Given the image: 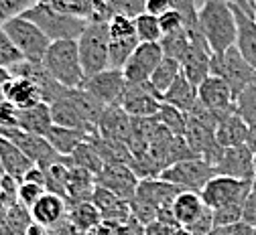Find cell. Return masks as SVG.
Listing matches in <instances>:
<instances>
[{"label": "cell", "mask_w": 256, "mask_h": 235, "mask_svg": "<svg viewBox=\"0 0 256 235\" xmlns=\"http://www.w3.org/2000/svg\"><path fill=\"white\" fill-rule=\"evenodd\" d=\"M198 20L214 55L236 45V18L226 0H206V4L198 10Z\"/></svg>", "instance_id": "obj_1"}, {"label": "cell", "mask_w": 256, "mask_h": 235, "mask_svg": "<svg viewBox=\"0 0 256 235\" xmlns=\"http://www.w3.org/2000/svg\"><path fill=\"white\" fill-rule=\"evenodd\" d=\"M41 63L51 73V77L57 79L68 89L82 87L86 81L82 61H80V51H78V39L51 41Z\"/></svg>", "instance_id": "obj_2"}, {"label": "cell", "mask_w": 256, "mask_h": 235, "mask_svg": "<svg viewBox=\"0 0 256 235\" xmlns=\"http://www.w3.org/2000/svg\"><path fill=\"white\" fill-rule=\"evenodd\" d=\"M22 16L28 18L30 22H35L49 37V41L78 39L90 22L82 16L63 12V10H59L47 2H37L33 6H28L26 10H22Z\"/></svg>", "instance_id": "obj_3"}, {"label": "cell", "mask_w": 256, "mask_h": 235, "mask_svg": "<svg viewBox=\"0 0 256 235\" xmlns=\"http://www.w3.org/2000/svg\"><path fill=\"white\" fill-rule=\"evenodd\" d=\"M108 47H110L108 22L90 20L84 32L78 37V51L86 79L108 69Z\"/></svg>", "instance_id": "obj_4"}, {"label": "cell", "mask_w": 256, "mask_h": 235, "mask_svg": "<svg viewBox=\"0 0 256 235\" xmlns=\"http://www.w3.org/2000/svg\"><path fill=\"white\" fill-rule=\"evenodd\" d=\"M0 26L4 28L8 39L14 43V47L20 51V55L26 61H41L47 47L51 45L45 32L35 22L24 18L22 14H14L10 18H6Z\"/></svg>", "instance_id": "obj_5"}, {"label": "cell", "mask_w": 256, "mask_h": 235, "mask_svg": "<svg viewBox=\"0 0 256 235\" xmlns=\"http://www.w3.org/2000/svg\"><path fill=\"white\" fill-rule=\"evenodd\" d=\"M210 73L212 75H218L226 81L234 93V99L236 95L250 83L256 81V71L248 65V61L242 57V53L238 51V47H230L224 53H216L212 57V63H210Z\"/></svg>", "instance_id": "obj_6"}, {"label": "cell", "mask_w": 256, "mask_h": 235, "mask_svg": "<svg viewBox=\"0 0 256 235\" xmlns=\"http://www.w3.org/2000/svg\"><path fill=\"white\" fill-rule=\"evenodd\" d=\"M214 177H216V169L200 156L175 162L158 175V179L179 187L181 191H194V193H200L206 187V183Z\"/></svg>", "instance_id": "obj_7"}, {"label": "cell", "mask_w": 256, "mask_h": 235, "mask_svg": "<svg viewBox=\"0 0 256 235\" xmlns=\"http://www.w3.org/2000/svg\"><path fill=\"white\" fill-rule=\"evenodd\" d=\"M250 191H252V181H240V179H232V177L216 175L200 191V197L206 207L218 209L224 205L244 203Z\"/></svg>", "instance_id": "obj_8"}, {"label": "cell", "mask_w": 256, "mask_h": 235, "mask_svg": "<svg viewBox=\"0 0 256 235\" xmlns=\"http://www.w3.org/2000/svg\"><path fill=\"white\" fill-rule=\"evenodd\" d=\"M161 102L163 95L150 85V81H144V83H126V89L118 106L130 118H152L161 108Z\"/></svg>", "instance_id": "obj_9"}, {"label": "cell", "mask_w": 256, "mask_h": 235, "mask_svg": "<svg viewBox=\"0 0 256 235\" xmlns=\"http://www.w3.org/2000/svg\"><path fill=\"white\" fill-rule=\"evenodd\" d=\"M163 51L158 43H138V47L128 57L122 67L126 83H144L150 79L156 65L163 61Z\"/></svg>", "instance_id": "obj_10"}, {"label": "cell", "mask_w": 256, "mask_h": 235, "mask_svg": "<svg viewBox=\"0 0 256 235\" xmlns=\"http://www.w3.org/2000/svg\"><path fill=\"white\" fill-rule=\"evenodd\" d=\"M0 136L10 140L14 146H18L37 166H49V164H53V162H57L61 158L51 148L47 138L28 134V132H24L20 128H0Z\"/></svg>", "instance_id": "obj_11"}, {"label": "cell", "mask_w": 256, "mask_h": 235, "mask_svg": "<svg viewBox=\"0 0 256 235\" xmlns=\"http://www.w3.org/2000/svg\"><path fill=\"white\" fill-rule=\"evenodd\" d=\"M90 95H94L102 106H118L120 97L126 89V77L122 73V69H108L96 73L92 77H88L82 85Z\"/></svg>", "instance_id": "obj_12"}, {"label": "cell", "mask_w": 256, "mask_h": 235, "mask_svg": "<svg viewBox=\"0 0 256 235\" xmlns=\"http://www.w3.org/2000/svg\"><path fill=\"white\" fill-rule=\"evenodd\" d=\"M189 39H191V45L181 61V73L194 85H200L210 75V63H212L214 53L202 32L189 35Z\"/></svg>", "instance_id": "obj_13"}, {"label": "cell", "mask_w": 256, "mask_h": 235, "mask_svg": "<svg viewBox=\"0 0 256 235\" xmlns=\"http://www.w3.org/2000/svg\"><path fill=\"white\" fill-rule=\"evenodd\" d=\"M96 185L108 189L124 201H130L136 195L138 177L128 164H104V169L96 175Z\"/></svg>", "instance_id": "obj_14"}, {"label": "cell", "mask_w": 256, "mask_h": 235, "mask_svg": "<svg viewBox=\"0 0 256 235\" xmlns=\"http://www.w3.org/2000/svg\"><path fill=\"white\" fill-rule=\"evenodd\" d=\"M214 169H216V175L254 183V152L246 144L224 148V152Z\"/></svg>", "instance_id": "obj_15"}, {"label": "cell", "mask_w": 256, "mask_h": 235, "mask_svg": "<svg viewBox=\"0 0 256 235\" xmlns=\"http://www.w3.org/2000/svg\"><path fill=\"white\" fill-rule=\"evenodd\" d=\"M198 102L208 108L214 110L218 114H226V112H234V93L230 89V85L218 75H208L200 85H198Z\"/></svg>", "instance_id": "obj_16"}, {"label": "cell", "mask_w": 256, "mask_h": 235, "mask_svg": "<svg viewBox=\"0 0 256 235\" xmlns=\"http://www.w3.org/2000/svg\"><path fill=\"white\" fill-rule=\"evenodd\" d=\"M130 132H132V118L128 116L120 106L104 108V114L98 122V136L128 144V140H130Z\"/></svg>", "instance_id": "obj_17"}, {"label": "cell", "mask_w": 256, "mask_h": 235, "mask_svg": "<svg viewBox=\"0 0 256 235\" xmlns=\"http://www.w3.org/2000/svg\"><path fill=\"white\" fill-rule=\"evenodd\" d=\"M181 193L179 187L163 181V179H144V181H138V187H136V195L138 199L146 201L152 207H156L158 211L161 209H169L173 205L175 197Z\"/></svg>", "instance_id": "obj_18"}, {"label": "cell", "mask_w": 256, "mask_h": 235, "mask_svg": "<svg viewBox=\"0 0 256 235\" xmlns=\"http://www.w3.org/2000/svg\"><path fill=\"white\" fill-rule=\"evenodd\" d=\"M30 217H33V223H37L45 229L53 227L55 223L68 217V201L61 195L47 191L37 203L30 207Z\"/></svg>", "instance_id": "obj_19"}, {"label": "cell", "mask_w": 256, "mask_h": 235, "mask_svg": "<svg viewBox=\"0 0 256 235\" xmlns=\"http://www.w3.org/2000/svg\"><path fill=\"white\" fill-rule=\"evenodd\" d=\"M214 134H216V142L222 148L242 146L246 144V138H248V126L234 110V112H226L220 116Z\"/></svg>", "instance_id": "obj_20"}, {"label": "cell", "mask_w": 256, "mask_h": 235, "mask_svg": "<svg viewBox=\"0 0 256 235\" xmlns=\"http://www.w3.org/2000/svg\"><path fill=\"white\" fill-rule=\"evenodd\" d=\"M4 102L12 104L16 110H26L43 102L37 83L26 77H10L4 85Z\"/></svg>", "instance_id": "obj_21"}, {"label": "cell", "mask_w": 256, "mask_h": 235, "mask_svg": "<svg viewBox=\"0 0 256 235\" xmlns=\"http://www.w3.org/2000/svg\"><path fill=\"white\" fill-rule=\"evenodd\" d=\"M234 18H236V47L242 53V57L248 61V65L256 71V20L248 14H244L240 8L232 6Z\"/></svg>", "instance_id": "obj_22"}, {"label": "cell", "mask_w": 256, "mask_h": 235, "mask_svg": "<svg viewBox=\"0 0 256 235\" xmlns=\"http://www.w3.org/2000/svg\"><path fill=\"white\" fill-rule=\"evenodd\" d=\"M206 211L208 207L204 205L200 193H194V191H181L171 205V213L183 229H189Z\"/></svg>", "instance_id": "obj_23"}, {"label": "cell", "mask_w": 256, "mask_h": 235, "mask_svg": "<svg viewBox=\"0 0 256 235\" xmlns=\"http://www.w3.org/2000/svg\"><path fill=\"white\" fill-rule=\"evenodd\" d=\"M51 110V120L55 126H63V128H74V130H82L88 136H92V128L88 126V122L84 120V116L80 114L78 106L74 104V99L70 97V91L63 93L57 102H53L49 106Z\"/></svg>", "instance_id": "obj_24"}, {"label": "cell", "mask_w": 256, "mask_h": 235, "mask_svg": "<svg viewBox=\"0 0 256 235\" xmlns=\"http://www.w3.org/2000/svg\"><path fill=\"white\" fill-rule=\"evenodd\" d=\"M0 164H2L4 173L18 183L35 166V162L30 160L18 146H14L10 140H6L2 136H0Z\"/></svg>", "instance_id": "obj_25"}, {"label": "cell", "mask_w": 256, "mask_h": 235, "mask_svg": "<svg viewBox=\"0 0 256 235\" xmlns=\"http://www.w3.org/2000/svg\"><path fill=\"white\" fill-rule=\"evenodd\" d=\"M53 120H51V110L47 104H37L33 108L26 110H18V120H16V128L35 134V136H47V132L51 130Z\"/></svg>", "instance_id": "obj_26"}, {"label": "cell", "mask_w": 256, "mask_h": 235, "mask_svg": "<svg viewBox=\"0 0 256 235\" xmlns=\"http://www.w3.org/2000/svg\"><path fill=\"white\" fill-rule=\"evenodd\" d=\"M163 102L179 108L181 112L189 114L198 104V85L191 83L183 73L171 83V87L163 93Z\"/></svg>", "instance_id": "obj_27"}, {"label": "cell", "mask_w": 256, "mask_h": 235, "mask_svg": "<svg viewBox=\"0 0 256 235\" xmlns=\"http://www.w3.org/2000/svg\"><path fill=\"white\" fill-rule=\"evenodd\" d=\"M47 142L51 144V148L59 154V156H70L82 142H86L90 136L82 130H74V128H63V126H51V130L47 132Z\"/></svg>", "instance_id": "obj_28"}, {"label": "cell", "mask_w": 256, "mask_h": 235, "mask_svg": "<svg viewBox=\"0 0 256 235\" xmlns=\"http://www.w3.org/2000/svg\"><path fill=\"white\" fill-rule=\"evenodd\" d=\"M88 142L98 152V156L104 160V164H130L132 162V152L128 150V144L118 142V140H108L98 134H92Z\"/></svg>", "instance_id": "obj_29"}, {"label": "cell", "mask_w": 256, "mask_h": 235, "mask_svg": "<svg viewBox=\"0 0 256 235\" xmlns=\"http://www.w3.org/2000/svg\"><path fill=\"white\" fill-rule=\"evenodd\" d=\"M68 217H70L72 225L80 231H90L92 227H96L102 221L100 211L96 209L92 201H80V203L68 205Z\"/></svg>", "instance_id": "obj_30"}, {"label": "cell", "mask_w": 256, "mask_h": 235, "mask_svg": "<svg viewBox=\"0 0 256 235\" xmlns=\"http://www.w3.org/2000/svg\"><path fill=\"white\" fill-rule=\"evenodd\" d=\"M179 75H181V63L175 61V59L163 57V61L156 65V69L152 71V75H150L148 81H150V85H152L158 93L163 95Z\"/></svg>", "instance_id": "obj_31"}, {"label": "cell", "mask_w": 256, "mask_h": 235, "mask_svg": "<svg viewBox=\"0 0 256 235\" xmlns=\"http://www.w3.org/2000/svg\"><path fill=\"white\" fill-rule=\"evenodd\" d=\"M161 45V51L165 57L169 59H175V61H183L185 53L189 51V45H191V39H189V32L185 28H179V30H173V32H167V35L161 37L158 41Z\"/></svg>", "instance_id": "obj_32"}, {"label": "cell", "mask_w": 256, "mask_h": 235, "mask_svg": "<svg viewBox=\"0 0 256 235\" xmlns=\"http://www.w3.org/2000/svg\"><path fill=\"white\" fill-rule=\"evenodd\" d=\"M158 124L165 126L171 134H175V136H185V128H187V114L181 112L179 108L171 106V104H165L161 102V108H158L156 116Z\"/></svg>", "instance_id": "obj_33"}, {"label": "cell", "mask_w": 256, "mask_h": 235, "mask_svg": "<svg viewBox=\"0 0 256 235\" xmlns=\"http://www.w3.org/2000/svg\"><path fill=\"white\" fill-rule=\"evenodd\" d=\"M138 39L134 37H126V39H110V47H108V67L112 69H122L124 63L128 61V57L132 55V51L138 47Z\"/></svg>", "instance_id": "obj_34"}, {"label": "cell", "mask_w": 256, "mask_h": 235, "mask_svg": "<svg viewBox=\"0 0 256 235\" xmlns=\"http://www.w3.org/2000/svg\"><path fill=\"white\" fill-rule=\"evenodd\" d=\"M70 162L72 164H76V166H82V169H86V171H90L94 177L98 175L102 169H104V160L98 156V152L94 150V146L86 140V142H82L70 156Z\"/></svg>", "instance_id": "obj_35"}, {"label": "cell", "mask_w": 256, "mask_h": 235, "mask_svg": "<svg viewBox=\"0 0 256 235\" xmlns=\"http://www.w3.org/2000/svg\"><path fill=\"white\" fill-rule=\"evenodd\" d=\"M134 32H136V39L140 43H158L163 37L161 24H158V16H154L146 10L134 16Z\"/></svg>", "instance_id": "obj_36"}, {"label": "cell", "mask_w": 256, "mask_h": 235, "mask_svg": "<svg viewBox=\"0 0 256 235\" xmlns=\"http://www.w3.org/2000/svg\"><path fill=\"white\" fill-rule=\"evenodd\" d=\"M236 114L246 122L248 128L256 126V81L246 85L234 99Z\"/></svg>", "instance_id": "obj_37"}, {"label": "cell", "mask_w": 256, "mask_h": 235, "mask_svg": "<svg viewBox=\"0 0 256 235\" xmlns=\"http://www.w3.org/2000/svg\"><path fill=\"white\" fill-rule=\"evenodd\" d=\"M6 225L10 227L12 235H24V231L30 227V223H33V217H30V209H26L22 203H12L4 209L2 213Z\"/></svg>", "instance_id": "obj_38"}, {"label": "cell", "mask_w": 256, "mask_h": 235, "mask_svg": "<svg viewBox=\"0 0 256 235\" xmlns=\"http://www.w3.org/2000/svg\"><path fill=\"white\" fill-rule=\"evenodd\" d=\"M47 193V187L41 185V183H33V181H20L18 183V191H16V197H18V203H22L26 209L33 207L37 201Z\"/></svg>", "instance_id": "obj_39"}, {"label": "cell", "mask_w": 256, "mask_h": 235, "mask_svg": "<svg viewBox=\"0 0 256 235\" xmlns=\"http://www.w3.org/2000/svg\"><path fill=\"white\" fill-rule=\"evenodd\" d=\"M108 32L110 39H126V37H134V18L124 16V14H112L108 20Z\"/></svg>", "instance_id": "obj_40"}, {"label": "cell", "mask_w": 256, "mask_h": 235, "mask_svg": "<svg viewBox=\"0 0 256 235\" xmlns=\"http://www.w3.org/2000/svg\"><path fill=\"white\" fill-rule=\"evenodd\" d=\"M242 205L244 203H234V205H224L218 209H212V221L214 225L220 227H230L242 219Z\"/></svg>", "instance_id": "obj_41"}, {"label": "cell", "mask_w": 256, "mask_h": 235, "mask_svg": "<svg viewBox=\"0 0 256 235\" xmlns=\"http://www.w3.org/2000/svg\"><path fill=\"white\" fill-rule=\"evenodd\" d=\"M24 61V57L20 55V51L14 47V43L8 39V35L4 32V28L0 26V67H12L16 63Z\"/></svg>", "instance_id": "obj_42"}, {"label": "cell", "mask_w": 256, "mask_h": 235, "mask_svg": "<svg viewBox=\"0 0 256 235\" xmlns=\"http://www.w3.org/2000/svg\"><path fill=\"white\" fill-rule=\"evenodd\" d=\"M128 205H130V215L140 223V225H148L152 221H156L158 217V209L152 207L150 203H146V201L138 199V197H132L130 201H128Z\"/></svg>", "instance_id": "obj_43"}, {"label": "cell", "mask_w": 256, "mask_h": 235, "mask_svg": "<svg viewBox=\"0 0 256 235\" xmlns=\"http://www.w3.org/2000/svg\"><path fill=\"white\" fill-rule=\"evenodd\" d=\"M108 10L112 14H124L134 18L136 14L144 12V0H108Z\"/></svg>", "instance_id": "obj_44"}, {"label": "cell", "mask_w": 256, "mask_h": 235, "mask_svg": "<svg viewBox=\"0 0 256 235\" xmlns=\"http://www.w3.org/2000/svg\"><path fill=\"white\" fill-rule=\"evenodd\" d=\"M158 24H161V32H163V35H167V32H173V30H179V28H185L183 16L175 8L173 10H167L165 14L158 16Z\"/></svg>", "instance_id": "obj_45"}, {"label": "cell", "mask_w": 256, "mask_h": 235, "mask_svg": "<svg viewBox=\"0 0 256 235\" xmlns=\"http://www.w3.org/2000/svg\"><path fill=\"white\" fill-rule=\"evenodd\" d=\"M183 227L173 225V223H165V221H152L144 227V235H179Z\"/></svg>", "instance_id": "obj_46"}, {"label": "cell", "mask_w": 256, "mask_h": 235, "mask_svg": "<svg viewBox=\"0 0 256 235\" xmlns=\"http://www.w3.org/2000/svg\"><path fill=\"white\" fill-rule=\"evenodd\" d=\"M16 120L18 110L8 102H0V128H16Z\"/></svg>", "instance_id": "obj_47"}, {"label": "cell", "mask_w": 256, "mask_h": 235, "mask_svg": "<svg viewBox=\"0 0 256 235\" xmlns=\"http://www.w3.org/2000/svg\"><path fill=\"white\" fill-rule=\"evenodd\" d=\"M242 221L256 227V191L254 189L250 191V195L246 197L244 205H242Z\"/></svg>", "instance_id": "obj_48"}, {"label": "cell", "mask_w": 256, "mask_h": 235, "mask_svg": "<svg viewBox=\"0 0 256 235\" xmlns=\"http://www.w3.org/2000/svg\"><path fill=\"white\" fill-rule=\"evenodd\" d=\"M144 10L154 16H161L167 10H173V0H144Z\"/></svg>", "instance_id": "obj_49"}, {"label": "cell", "mask_w": 256, "mask_h": 235, "mask_svg": "<svg viewBox=\"0 0 256 235\" xmlns=\"http://www.w3.org/2000/svg\"><path fill=\"white\" fill-rule=\"evenodd\" d=\"M226 2H228L230 6L240 8L244 14H248V16H252V18H254V14H256V8H254V4H252V0H226Z\"/></svg>", "instance_id": "obj_50"}, {"label": "cell", "mask_w": 256, "mask_h": 235, "mask_svg": "<svg viewBox=\"0 0 256 235\" xmlns=\"http://www.w3.org/2000/svg\"><path fill=\"white\" fill-rule=\"evenodd\" d=\"M230 235H254V227L240 219L238 223L230 225Z\"/></svg>", "instance_id": "obj_51"}, {"label": "cell", "mask_w": 256, "mask_h": 235, "mask_svg": "<svg viewBox=\"0 0 256 235\" xmlns=\"http://www.w3.org/2000/svg\"><path fill=\"white\" fill-rule=\"evenodd\" d=\"M10 71L6 69V67H0V102H4V85L8 83L10 79Z\"/></svg>", "instance_id": "obj_52"}, {"label": "cell", "mask_w": 256, "mask_h": 235, "mask_svg": "<svg viewBox=\"0 0 256 235\" xmlns=\"http://www.w3.org/2000/svg\"><path fill=\"white\" fill-rule=\"evenodd\" d=\"M246 146L256 154V126L248 128V138H246Z\"/></svg>", "instance_id": "obj_53"}, {"label": "cell", "mask_w": 256, "mask_h": 235, "mask_svg": "<svg viewBox=\"0 0 256 235\" xmlns=\"http://www.w3.org/2000/svg\"><path fill=\"white\" fill-rule=\"evenodd\" d=\"M24 235H51L45 227H41V225H37V223H30V227L24 231Z\"/></svg>", "instance_id": "obj_54"}, {"label": "cell", "mask_w": 256, "mask_h": 235, "mask_svg": "<svg viewBox=\"0 0 256 235\" xmlns=\"http://www.w3.org/2000/svg\"><path fill=\"white\" fill-rule=\"evenodd\" d=\"M206 235H230V227H220V225H214Z\"/></svg>", "instance_id": "obj_55"}, {"label": "cell", "mask_w": 256, "mask_h": 235, "mask_svg": "<svg viewBox=\"0 0 256 235\" xmlns=\"http://www.w3.org/2000/svg\"><path fill=\"white\" fill-rule=\"evenodd\" d=\"M6 209V203H4V197H2V191H0V213Z\"/></svg>", "instance_id": "obj_56"}, {"label": "cell", "mask_w": 256, "mask_h": 235, "mask_svg": "<svg viewBox=\"0 0 256 235\" xmlns=\"http://www.w3.org/2000/svg\"><path fill=\"white\" fill-rule=\"evenodd\" d=\"M6 177V173H4V169H2V164H0V181H2Z\"/></svg>", "instance_id": "obj_57"}, {"label": "cell", "mask_w": 256, "mask_h": 235, "mask_svg": "<svg viewBox=\"0 0 256 235\" xmlns=\"http://www.w3.org/2000/svg\"><path fill=\"white\" fill-rule=\"evenodd\" d=\"M254 179H256V154H254Z\"/></svg>", "instance_id": "obj_58"}, {"label": "cell", "mask_w": 256, "mask_h": 235, "mask_svg": "<svg viewBox=\"0 0 256 235\" xmlns=\"http://www.w3.org/2000/svg\"><path fill=\"white\" fill-rule=\"evenodd\" d=\"M252 189H254V191H256V179H254V183H252Z\"/></svg>", "instance_id": "obj_59"}, {"label": "cell", "mask_w": 256, "mask_h": 235, "mask_svg": "<svg viewBox=\"0 0 256 235\" xmlns=\"http://www.w3.org/2000/svg\"><path fill=\"white\" fill-rule=\"evenodd\" d=\"M252 4H254V8H256V0H252Z\"/></svg>", "instance_id": "obj_60"}, {"label": "cell", "mask_w": 256, "mask_h": 235, "mask_svg": "<svg viewBox=\"0 0 256 235\" xmlns=\"http://www.w3.org/2000/svg\"><path fill=\"white\" fill-rule=\"evenodd\" d=\"M254 235H256V227H254Z\"/></svg>", "instance_id": "obj_61"}, {"label": "cell", "mask_w": 256, "mask_h": 235, "mask_svg": "<svg viewBox=\"0 0 256 235\" xmlns=\"http://www.w3.org/2000/svg\"><path fill=\"white\" fill-rule=\"evenodd\" d=\"M254 20H256V14H254Z\"/></svg>", "instance_id": "obj_62"}]
</instances>
